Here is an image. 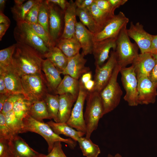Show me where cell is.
<instances>
[{
  "mask_svg": "<svg viewBox=\"0 0 157 157\" xmlns=\"http://www.w3.org/2000/svg\"><path fill=\"white\" fill-rule=\"evenodd\" d=\"M28 24L33 31L45 42L48 47L50 48L56 46L52 42L49 34L42 25L38 23Z\"/></svg>",
  "mask_w": 157,
  "mask_h": 157,
  "instance_id": "cell-38",
  "label": "cell"
},
{
  "mask_svg": "<svg viewBox=\"0 0 157 157\" xmlns=\"http://www.w3.org/2000/svg\"><path fill=\"white\" fill-rule=\"evenodd\" d=\"M56 134H62L70 138L76 142L85 135V133L78 131L69 126L66 123H57L50 120L47 123Z\"/></svg>",
  "mask_w": 157,
  "mask_h": 157,
  "instance_id": "cell-25",
  "label": "cell"
},
{
  "mask_svg": "<svg viewBox=\"0 0 157 157\" xmlns=\"http://www.w3.org/2000/svg\"><path fill=\"white\" fill-rule=\"evenodd\" d=\"M119 72L126 94L124 99L129 106H137L138 102V80L133 66L121 68Z\"/></svg>",
  "mask_w": 157,
  "mask_h": 157,
  "instance_id": "cell-8",
  "label": "cell"
},
{
  "mask_svg": "<svg viewBox=\"0 0 157 157\" xmlns=\"http://www.w3.org/2000/svg\"><path fill=\"white\" fill-rule=\"evenodd\" d=\"M137 79L139 104L154 103L157 96V85L149 77H141Z\"/></svg>",
  "mask_w": 157,
  "mask_h": 157,
  "instance_id": "cell-13",
  "label": "cell"
},
{
  "mask_svg": "<svg viewBox=\"0 0 157 157\" xmlns=\"http://www.w3.org/2000/svg\"><path fill=\"white\" fill-rule=\"evenodd\" d=\"M121 68L117 65L109 81L99 93L104 115L114 110L120 103L122 91L117 82V77Z\"/></svg>",
  "mask_w": 157,
  "mask_h": 157,
  "instance_id": "cell-6",
  "label": "cell"
},
{
  "mask_svg": "<svg viewBox=\"0 0 157 157\" xmlns=\"http://www.w3.org/2000/svg\"><path fill=\"white\" fill-rule=\"evenodd\" d=\"M42 70L44 73L48 90L55 93L62 80L60 72L47 59L43 61Z\"/></svg>",
  "mask_w": 157,
  "mask_h": 157,
  "instance_id": "cell-21",
  "label": "cell"
},
{
  "mask_svg": "<svg viewBox=\"0 0 157 157\" xmlns=\"http://www.w3.org/2000/svg\"><path fill=\"white\" fill-rule=\"evenodd\" d=\"M13 56V65L20 76L41 74L43 56L37 51L28 46L16 43Z\"/></svg>",
  "mask_w": 157,
  "mask_h": 157,
  "instance_id": "cell-1",
  "label": "cell"
},
{
  "mask_svg": "<svg viewBox=\"0 0 157 157\" xmlns=\"http://www.w3.org/2000/svg\"><path fill=\"white\" fill-rule=\"evenodd\" d=\"M0 157H15L10 145V140L0 138Z\"/></svg>",
  "mask_w": 157,
  "mask_h": 157,
  "instance_id": "cell-42",
  "label": "cell"
},
{
  "mask_svg": "<svg viewBox=\"0 0 157 157\" xmlns=\"http://www.w3.org/2000/svg\"><path fill=\"white\" fill-rule=\"evenodd\" d=\"M42 1L35 4L30 9L25 17L24 22L28 24L38 23V13Z\"/></svg>",
  "mask_w": 157,
  "mask_h": 157,
  "instance_id": "cell-40",
  "label": "cell"
},
{
  "mask_svg": "<svg viewBox=\"0 0 157 157\" xmlns=\"http://www.w3.org/2000/svg\"><path fill=\"white\" fill-rule=\"evenodd\" d=\"M116 39L111 38L94 42L92 53L95 60V66H101L104 64L109 57V53L111 49L115 50Z\"/></svg>",
  "mask_w": 157,
  "mask_h": 157,
  "instance_id": "cell-17",
  "label": "cell"
},
{
  "mask_svg": "<svg viewBox=\"0 0 157 157\" xmlns=\"http://www.w3.org/2000/svg\"><path fill=\"white\" fill-rule=\"evenodd\" d=\"M10 94L6 88L3 76L2 74H0V94Z\"/></svg>",
  "mask_w": 157,
  "mask_h": 157,
  "instance_id": "cell-49",
  "label": "cell"
},
{
  "mask_svg": "<svg viewBox=\"0 0 157 157\" xmlns=\"http://www.w3.org/2000/svg\"><path fill=\"white\" fill-rule=\"evenodd\" d=\"M77 142L83 156L86 157H98L101 153L99 146L94 143L90 138L86 137L79 138Z\"/></svg>",
  "mask_w": 157,
  "mask_h": 157,
  "instance_id": "cell-31",
  "label": "cell"
},
{
  "mask_svg": "<svg viewBox=\"0 0 157 157\" xmlns=\"http://www.w3.org/2000/svg\"><path fill=\"white\" fill-rule=\"evenodd\" d=\"M129 19L121 11L111 19L101 30L94 35V42L107 39H117L122 30L129 22Z\"/></svg>",
  "mask_w": 157,
  "mask_h": 157,
  "instance_id": "cell-10",
  "label": "cell"
},
{
  "mask_svg": "<svg viewBox=\"0 0 157 157\" xmlns=\"http://www.w3.org/2000/svg\"><path fill=\"white\" fill-rule=\"evenodd\" d=\"M88 8L97 26V33L95 34L100 31L106 23L115 15L108 14L102 11L94 3Z\"/></svg>",
  "mask_w": 157,
  "mask_h": 157,
  "instance_id": "cell-28",
  "label": "cell"
},
{
  "mask_svg": "<svg viewBox=\"0 0 157 157\" xmlns=\"http://www.w3.org/2000/svg\"><path fill=\"white\" fill-rule=\"evenodd\" d=\"M28 115L36 120L42 122L44 119H51L44 100L33 102L29 108Z\"/></svg>",
  "mask_w": 157,
  "mask_h": 157,
  "instance_id": "cell-29",
  "label": "cell"
},
{
  "mask_svg": "<svg viewBox=\"0 0 157 157\" xmlns=\"http://www.w3.org/2000/svg\"><path fill=\"white\" fill-rule=\"evenodd\" d=\"M22 121L23 128L22 133L31 132L42 136L47 143L49 153L51 151L55 143L57 142L67 144L72 149H74L76 146V142L70 138H64L56 134L47 123L36 120L28 115L23 119Z\"/></svg>",
  "mask_w": 157,
  "mask_h": 157,
  "instance_id": "cell-2",
  "label": "cell"
},
{
  "mask_svg": "<svg viewBox=\"0 0 157 157\" xmlns=\"http://www.w3.org/2000/svg\"><path fill=\"white\" fill-rule=\"evenodd\" d=\"M10 145L15 157H45L46 156L31 148L18 135L10 141Z\"/></svg>",
  "mask_w": 157,
  "mask_h": 157,
  "instance_id": "cell-22",
  "label": "cell"
},
{
  "mask_svg": "<svg viewBox=\"0 0 157 157\" xmlns=\"http://www.w3.org/2000/svg\"><path fill=\"white\" fill-rule=\"evenodd\" d=\"M117 65L115 51L113 50L106 63L101 66H96L94 85L92 91L99 93L101 91L110 80Z\"/></svg>",
  "mask_w": 157,
  "mask_h": 157,
  "instance_id": "cell-11",
  "label": "cell"
},
{
  "mask_svg": "<svg viewBox=\"0 0 157 157\" xmlns=\"http://www.w3.org/2000/svg\"><path fill=\"white\" fill-rule=\"evenodd\" d=\"M127 32L129 37L135 42L140 53H150L153 35L146 32L142 24L138 22L134 24L131 22Z\"/></svg>",
  "mask_w": 157,
  "mask_h": 157,
  "instance_id": "cell-12",
  "label": "cell"
},
{
  "mask_svg": "<svg viewBox=\"0 0 157 157\" xmlns=\"http://www.w3.org/2000/svg\"><path fill=\"white\" fill-rule=\"evenodd\" d=\"M112 8L115 10L127 2V0H108Z\"/></svg>",
  "mask_w": 157,
  "mask_h": 157,
  "instance_id": "cell-47",
  "label": "cell"
},
{
  "mask_svg": "<svg viewBox=\"0 0 157 157\" xmlns=\"http://www.w3.org/2000/svg\"><path fill=\"white\" fill-rule=\"evenodd\" d=\"M45 157H67L64 152L61 144V142H57L55 143L51 151Z\"/></svg>",
  "mask_w": 157,
  "mask_h": 157,
  "instance_id": "cell-44",
  "label": "cell"
},
{
  "mask_svg": "<svg viewBox=\"0 0 157 157\" xmlns=\"http://www.w3.org/2000/svg\"><path fill=\"white\" fill-rule=\"evenodd\" d=\"M47 1L58 5L63 11L66 8L68 1L65 0H48Z\"/></svg>",
  "mask_w": 157,
  "mask_h": 157,
  "instance_id": "cell-50",
  "label": "cell"
},
{
  "mask_svg": "<svg viewBox=\"0 0 157 157\" xmlns=\"http://www.w3.org/2000/svg\"><path fill=\"white\" fill-rule=\"evenodd\" d=\"M13 35L17 43L30 47L38 51L43 57H44L49 50L50 48L45 42L24 22L17 23Z\"/></svg>",
  "mask_w": 157,
  "mask_h": 157,
  "instance_id": "cell-7",
  "label": "cell"
},
{
  "mask_svg": "<svg viewBox=\"0 0 157 157\" xmlns=\"http://www.w3.org/2000/svg\"><path fill=\"white\" fill-rule=\"evenodd\" d=\"M5 115L6 123L10 129L16 134L22 133L23 128L22 121L16 117L13 110Z\"/></svg>",
  "mask_w": 157,
  "mask_h": 157,
  "instance_id": "cell-36",
  "label": "cell"
},
{
  "mask_svg": "<svg viewBox=\"0 0 157 157\" xmlns=\"http://www.w3.org/2000/svg\"><path fill=\"white\" fill-rule=\"evenodd\" d=\"M76 12L77 16L79 17L80 22L95 35L97 33V26L88 8H77Z\"/></svg>",
  "mask_w": 157,
  "mask_h": 157,
  "instance_id": "cell-34",
  "label": "cell"
},
{
  "mask_svg": "<svg viewBox=\"0 0 157 157\" xmlns=\"http://www.w3.org/2000/svg\"><path fill=\"white\" fill-rule=\"evenodd\" d=\"M151 54L155 59L156 62L149 77L154 83L157 85V53Z\"/></svg>",
  "mask_w": 157,
  "mask_h": 157,
  "instance_id": "cell-46",
  "label": "cell"
},
{
  "mask_svg": "<svg viewBox=\"0 0 157 157\" xmlns=\"http://www.w3.org/2000/svg\"><path fill=\"white\" fill-rule=\"evenodd\" d=\"M10 94H0V112L2 111L6 100Z\"/></svg>",
  "mask_w": 157,
  "mask_h": 157,
  "instance_id": "cell-54",
  "label": "cell"
},
{
  "mask_svg": "<svg viewBox=\"0 0 157 157\" xmlns=\"http://www.w3.org/2000/svg\"><path fill=\"white\" fill-rule=\"evenodd\" d=\"M85 55L79 53L71 58H68L67 66L61 74L64 75H68L79 80L82 75L90 71V68L85 66L87 60Z\"/></svg>",
  "mask_w": 157,
  "mask_h": 157,
  "instance_id": "cell-15",
  "label": "cell"
},
{
  "mask_svg": "<svg viewBox=\"0 0 157 157\" xmlns=\"http://www.w3.org/2000/svg\"><path fill=\"white\" fill-rule=\"evenodd\" d=\"M26 98L33 103L44 100L48 93L44 74H34L20 77Z\"/></svg>",
  "mask_w": 157,
  "mask_h": 157,
  "instance_id": "cell-5",
  "label": "cell"
},
{
  "mask_svg": "<svg viewBox=\"0 0 157 157\" xmlns=\"http://www.w3.org/2000/svg\"><path fill=\"white\" fill-rule=\"evenodd\" d=\"M0 74L4 77L6 88L10 94H22L26 98L20 77L13 67L6 69L0 68Z\"/></svg>",
  "mask_w": 157,
  "mask_h": 157,
  "instance_id": "cell-19",
  "label": "cell"
},
{
  "mask_svg": "<svg viewBox=\"0 0 157 157\" xmlns=\"http://www.w3.org/2000/svg\"><path fill=\"white\" fill-rule=\"evenodd\" d=\"M150 53L151 54L157 53V35H152Z\"/></svg>",
  "mask_w": 157,
  "mask_h": 157,
  "instance_id": "cell-48",
  "label": "cell"
},
{
  "mask_svg": "<svg viewBox=\"0 0 157 157\" xmlns=\"http://www.w3.org/2000/svg\"><path fill=\"white\" fill-rule=\"evenodd\" d=\"M44 100L49 114L51 119L56 122H58V115L59 104V95L52 94L48 93Z\"/></svg>",
  "mask_w": 157,
  "mask_h": 157,
  "instance_id": "cell-32",
  "label": "cell"
},
{
  "mask_svg": "<svg viewBox=\"0 0 157 157\" xmlns=\"http://www.w3.org/2000/svg\"><path fill=\"white\" fill-rule=\"evenodd\" d=\"M23 95L21 94H10L5 102L1 112L5 114L12 110L15 102Z\"/></svg>",
  "mask_w": 157,
  "mask_h": 157,
  "instance_id": "cell-41",
  "label": "cell"
},
{
  "mask_svg": "<svg viewBox=\"0 0 157 157\" xmlns=\"http://www.w3.org/2000/svg\"><path fill=\"white\" fill-rule=\"evenodd\" d=\"M155 62V59L151 53L139 54L132 64L137 78L141 77H149Z\"/></svg>",
  "mask_w": 157,
  "mask_h": 157,
  "instance_id": "cell-18",
  "label": "cell"
},
{
  "mask_svg": "<svg viewBox=\"0 0 157 157\" xmlns=\"http://www.w3.org/2000/svg\"><path fill=\"white\" fill-rule=\"evenodd\" d=\"M79 80L69 75H65L54 94L59 95L69 94L77 99L79 93Z\"/></svg>",
  "mask_w": 157,
  "mask_h": 157,
  "instance_id": "cell-23",
  "label": "cell"
},
{
  "mask_svg": "<svg viewBox=\"0 0 157 157\" xmlns=\"http://www.w3.org/2000/svg\"><path fill=\"white\" fill-rule=\"evenodd\" d=\"M77 7L74 2L68 1L64 13V28L60 38H69L75 37V28L77 22Z\"/></svg>",
  "mask_w": 157,
  "mask_h": 157,
  "instance_id": "cell-16",
  "label": "cell"
},
{
  "mask_svg": "<svg viewBox=\"0 0 157 157\" xmlns=\"http://www.w3.org/2000/svg\"><path fill=\"white\" fill-rule=\"evenodd\" d=\"M107 157H122V156L118 153H117L114 156H113L110 154H108Z\"/></svg>",
  "mask_w": 157,
  "mask_h": 157,
  "instance_id": "cell-58",
  "label": "cell"
},
{
  "mask_svg": "<svg viewBox=\"0 0 157 157\" xmlns=\"http://www.w3.org/2000/svg\"><path fill=\"white\" fill-rule=\"evenodd\" d=\"M6 1L5 0H0V11L3 12Z\"/></svg>",
  "mask_w": 157,
  "mask_h": 157,
  "instance_id": "cell-56",
  "label": "cell"
},
{
  "mask_svg": "<svg viewBox=\"0 0 157 157\" xmlns=\"http://www.w3.org/2000/svg\"><path fill=\"white\" fill-rule=\"evenodd\" d=\"M49 6V33L51 40L55 44L60 38L62 34V13L57 5L46 0Z\"/></svg>",
  "mask_w": 157,
  "mask_h": 157,
  "instance_id": "cell-14",
  "label": "cell"
},
{
  "mask_svg": "<svg viewBox=\"0 0 157 157\" xmlns=\"http://www.w3.org/2000/svg\"><path fill=\"white\" fill-rule=\"evenodd\" d=\"M86 100L84 115L87 129L85 137L90 138L92 133L97 129L100 119L104 115V109L99 93L88 92Z\"/></svg>",
  "mask_w": 157,
  "mask_h": 157,
  "instance_id": "cell-3",
  "label": "cell"
},
{
  "mask_svg": "<svg viewBox=\"0 0 157 157\" xmlns=\"http://www.w3.org/2000/svg\"><path fill=\"white\" fill-rule=\"evenodd\" d=\"M17 135L15 134L7 125L5 115L0 112V138L10 141Z\"/></svg>",
  "mask_w": 157,
  "mask_h": 157,
  "instance_id": "cell-39",
  "label": "cell"
},
{
  "mask_svg": "<svg viewBox=\"0 0 157 157\" xmlns=\"http://www.w3.org/2000/svg\"><path fill=\"white\" fill-rule=\"evenodd\" d=\"M92 72L90 71L83 74L79 80L83 84L87 82L88 81L92 79Z\"/></svg>",
  "mask_w": 157,
  "mask_h": 157,
  "instance_id": "cell-51",
  "label": "cell"
},
{
  "mask_svg": "<svg viewBox=\"0 0 157 157\" xmlns=\"http://www.w3.org/2000/svg\"><path fill=\"white\" fill-rule=\"evenodd\" d=\"M49 12L48 3L46 0L41 2L38 17V23L42 25L49 34Z\"/></svg>",
  "mask_w": 157,
  "mask_h": 157,
  "instance_id": "cell-37",
  "label": "cell"
},
{
  "mask_svg": "<svg viewBox=\"0 0 157 157\" xmlns=\"http://www.w3.org/2000/svg\"><path fill=\"white\" fill-rule=\"evenodd\" d=\"M16 46L14 44L0 51V68L6 69L13 67V56Z\"/></svg>",
  "mask_w": 157,
  "mask_h": 157,
  "instance_id": "cell-35",
  "label": "cell"
},
{
  "mask_svg": "<svg viewBox=\"0 0 157 157\" xmlns=\"http://www.w3.org/2000/svg\"><path fill=\"white\" fill-rule=\"evenodd\" d=\"M94 3L101 10L106 13L114 15L115 10L108 0H94Z\"/></svg>",
  "mask_w": 157,
  "mask_h": 157,
  "instance_id": "cell-43",
  "label": "cell"
},
{
  "mask_svg": "<svg viewBox=\"0 0 157 157\" xmlns=\"http://www.w3.org/2000/svg\"><path fill=\"white\" fill-rule=\"evenodd\" d=\"M126 26L121 31L116 40L115 52L117 65L121 68L126 67L138 56V47L132 42L127 32Z\"/></svg>",
  "mask_w": 157,
  "mask_h": 157,
  "instance_id": "cell-4",
  "label": "cell"
},
{
  "mask_svg": "<svg viewBox=\"0 0 157 157\" xmlns=\"http://www.w3.org/2000/svg\"><path fill=\"white\" fill-rule=\"evenodd\" d=\"M44 57L48 59L60 72L67 66L68 58L56 46L50 48L49 51Z\"/></svg>",
  "mask_w": 157,
  "mask_h": 157,
  "instance_id": "cell-27",
  "label": "cell"
},
{
  "mask_svg": "<svg viewBox=\"0 0 157 157\" xmlns=\"http://www.w3.org/2000/svg\"><path fill=\"white\" fill-rule=\"evenodd\" d=\"M94 0H76L74 1L77 8H86L94 3Z\"/></svg>",
  "mask_w": 157,
  "mask_h": 157,
  "instance_id": "cell-45",
  "label": "cell"
},
{
  "mask_svg": "<svg viewBox=\"0 0 157 157\" xmlns=\"http://www.w3.org/2000/svg\"><path fill=\"white\" fill-rule=\"evenodd\" d=\"M75 37L80 44L85 56L92 53L94 44V34L80 22H77L75 28Z\"/></svg>",
  "mask_w": 157,
  "mask_h": 157,
  "instance_id": "cell-20",
  "label": "cell"
},
{
  "mask_svg": "<svg viewBox=\"0 0 157 157\" xmlns=\"http://www.w3.org/2000/svg\"><path fill=\"white\" fill-rule=\"evenodd\" d=\"M41 0H29L21 5H15L11 8L13 17L17 23L24 22L25 17L30 9Z\"/></svg>",
  "mask_w": 157,
  "mask_h": 157,
  "instance_id": "cell-30",
  "label": "cell"
},
{
  "mask_svg": "<svg viewBox=\"0 0 157 157\" xmlns=\"http://www.w3.org/2000/svg\"><path fill=\"white\" fill-rule=\"evenodd\" d=\"M79 91L78 98L72 110L70 117L66 123L70 127L86 134L87 131L83 109L85 100L88 91L85 88L83 84L79 80Z\"/></svg>",
  "mask_w": 157,
  "mask_h": 157,
  "instance_id": "cell-9",
  "label": "cell"
},
{
  "mask_svg": "<svg viewBox=\"0 0 157 157\" xmlns=\"http://www.w3.org/2000/svg\"><path fill=\"white\" fill-rule=\"evenodd\" d=\"M56 46L59 48L68 58L79 53L81 46L76 37L69 38H60Z\"/></svg>",
  "mask_w": 157,
  "mask_h": 157,
  "instance_id": "cell-26",
  "label": "cell"
},
{
  "mask_svg": "<svg viewBox=\"0 0 157 157\" xmlns=\"http://www.w3.org/2000/svg\"><path fill=\"white\" fill-rule=\"evenodd\" d=\"M4 24L10 25V21L9 19L3 13L0 11V24Z\"/></svg>",
  "mask_w": 157,
  "mask_h": 157,
  "instance_id": "cell-53",
  "label": "cell"
},
{
  "mask_svg": "<svg viewBox=\"0 0 157 157\" xmlns=\"http://www.w3.org/2000/svg\"><path fill=\"white\" fill-rule=\"evenodd\" d=\"M85 89L88 91H92L94 85V82L92 79L83 84Z\"/></svg>",
  "mask_w": 157,
  "mask_h": 157,
  "instance_id": "cell-55",
  "label": "cell"
},
{
  "mask_svg": "<svg viewBox=\"0 0 157 157\" xmlns=\"http://www.w3.org/2000/svg\"><path fill=\"white\" fill-rule=\"evenodd\" d=\"M26 0H14L15 5H21L23 4L24 2Z\"/></svg>",
  "mask_w": 157,
  "mask_h": 157,
  "instance_id": "cell-57",
  "label": "cell"
},
{
  "mask_svg": "<svg viewBox=\"0 0 157 157\" xmlns=\"http://www.w3.org/2000/svg\"><path fill=\"white\" fill-rule=\"evenodd\" d=\"M76 100L69 94L59 95L58 123H66L70 117L73 104Z\"/></svg>",
  "mask_w": 157,
  "mask_h": 157,
  "instance_id": "cell-24",
  "label": "cell"
},
{
  "mask_svg": "<svg viewBox=\"0 0 157 157\" xmlns=\"http://www.w3.org/2000/svg\"><path fill=\"white\" fill-rule=\"evenodd\" d=\"M33 103L24 95L19 99L15 103L12 110L16 117L22 121L28 115L29 108Z\"/></svg>",
  "mask_w": 157,
  "mask_h": 157,
  "instance_id": "cell-33",
  "label": "cell"
},
{
  "mask_svg": "<svg viewBox=\"0 0 157 157\" xmlns=\"http://www.w3.org/2000/svg\"><path fill=\"white\" fill-rule=\"evenodd\" d=\"M10 25L4 24H0V40L5 34L6 31L9 28Z\"/></svg>",
  "mask_w": 157,
  "mask_h": 157,
  "instance_id": "cell-52",
  "label": "cell"
}]
</instances>
